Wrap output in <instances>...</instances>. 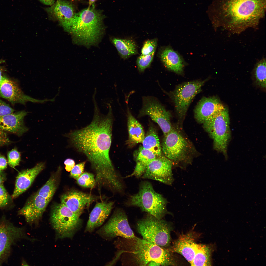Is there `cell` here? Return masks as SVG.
Wrapping results in <instances>:
<instances>
[{
	"mask_svg": "<svg viewBox=\"0 0 266 266\" xmlns=\"http://www.w3.org/2000/svg\"><path fill=\"white\" fill-rule=\"evenodd\" d=\"M110 115L95 114L91 123L67 135L73 145L85 155L95 173L96 184L107 188L120 183V176L116 171L110 158L112 118Z\"/></svg>",
	"mask_w": 266,
	"mask_h": 266,
	"instance_id": "cell-1",
	"label": "cell"
},
{
	"mask_svg": "<svg viewBox=\"0 0 266 266\" xmlns=\"http://www.w3.org/2000/svg\"><path fill=\"white\" fill-rule=\"evenodd\" d=\"M266 0H215L207 13L215 29L239 34L255 28L265 16Z\"/></svg>",
	"mask_w": 266,
	"mask_h": 266,
	"instance_id": "cell-2",
	"label": "cell"
},
{
	"mask_svg": "<svg viewBox=\"0 0 266 266\" xmlns=\"http://www.w3.org/2000/svg\"><path fill=\"white\" fill-rule=\"evenodd\" d=\"M121 257L122 264L126 266H169L174 264L170 249L135 237H120L114 242Z\"/></svg>",
	"mask_w": 266,
	"mask_h": 266,
	"instance_id": "cell-3",
	"label": "cell"
},
{
	"mask_svg": "<svg viewBox=\"0 0 266 266\" xmlns=\"http://www.w3.org/2000/svg\"><path fill=\"white\" fill-rule=\"evenodd\" d=\"M104 16L94 6L75 13L68 32L72 33L79 41L87 45L97 41L103 28Z\"/></svg>",
	"mask_w": 266,
	"mask_h": 266,
	"instance_id": "cell-4",
	"label": "cell"
},
{
	"mask_svg": "<svg viewBox=\"0 0 266 266\" xmlns=\"http://www.w3.org/2000/svg\"><path fill=\"white\" fill-rule=\"evenodd\" d=\"M167 203L166 199L155 191L150 182L144 181L140 183L138 192L130 195L125 204L128 207L139 208L142 211L160 219L168 213Z\"/></svg>",
	"mask_w": 266,
	"mask_h": 266,
	"instance_id": "cell-5",
	"label": "cell"
},
{
	"mask_svg": "<svg viewBox=\"0 0 266 266\" xmlns=\"http://www.w3.org/2000/svg\"><path fill=\"white\" fill-rule=\"evenodd\" d=\"M230 119L226 108L214 114L202 123L204 128L212 139L215 149L226 156L231 137Z\"/></svg>",
	"mask_w": 266,
	"mask_h": 266,
	"instance_id": "cell-6",
	"label": "cell"
},
{
	"mask_svg": "<svg viewBox=\"0 0 266 266\" xmlns=\"http://www.w3.org/2000/svg\"><path fill=\"white\" fill-rule=\"evenodd\" d=\"M68 208L61 203L54 205L50 220L57 236L72 238L81 228L83 221Z\"/></svg>",
	"mask_w": 266,
	"mask_h": 266,
	"instance_id": "cell-7",
	"label": "cell"
},
{
	"mask_svg": "<svg viewBox=\"0 0 266 266\" xmlns=\"http://www.w3.org/2000/svg\"><path fill=\"white\" fill-rule=\"evenodd\" d=\"M136 228L143 239L146 240L164 248L170 244L171 228L163 219H158L147 213L138 221Z\"/></svg>",
	"mask_w": 266,
	"mask_h": 266,
	"instance_id": "cell-8",
	"label": "cell"
},
{
	"mask_svg": "<svg viewBox=\"0 0 266 266\" xmlns=\"http://www.w3.org/2000/svg\"><path fill=\"white\" fill-rule=\"evenodd\" d=\"M196 80L185 82L178 85L168 95L173 101L176 113L181 119H183L193 99L201 91L207 81Z\"/></svg>",
	"mask_w": 266,
	"mask_h": 266,
	"instance_id": "cell-9",
	"label": "cell"
},
{
	"mask_svg": "<svg viewBox=\"0 0 266 266\" xmlns=\"http://www.w3.org/2000/svg\"><path fill=\"white\" fill-rule=\"evenodd\" d=\"M96 233L107 240L118 236L127 239L136 237L129 225L125 213L120 208L116 209L107 222Z\"/></svg>",
	"mask_w": 266,
	"mask_h": 266,
	"instance_id": "cell-10",
	"label": "cell"
},
{
	"mask_svg": "<svg viewBox=\"0 0 266 266\" xmlns=\"http://www.w3.org/2000/svg\"><path fill=\"white\" fill-rule=\"evenodd\" d=\"M161 147L164 155L173 164L186 162L191 150L187 140L174 128L164 136Z\"/></svg>",
	"mask_w": 266,
	"mask_h": 266,
	"instance_id": "cell-11",
	"label": "cell"
},
{
	"mask_svg": "<svg viewBox=\"0 0 266 266\" xmlns=\"http://www.w3.org/2000/svg\"><path fill=\"white\" fill-rule=\"evenodd\" d=\"M149 116L156 123L162 130L164 136L174 128L170 121L171 115L164 106L155 97L150 96L142 98V105L138 116Z\"/></svg>",
	"mask_w": 266,
	"mask_h": 266,
	"instance_id": "cell-12",
	"label": "cell"
},
{
	"mask_svg": "<svg viewBox=\"0 0 266 266\" xmlns=\"http://www.w3.org/2000/svg\"><path fill=\"white\" fill-rule=\"evenodd\" d=\"M173 165L172 162L164 155L157 157L148 164L141 178L171 185L174 180L172 171Z\"/></svg>",
	"mask_w": 266,
	"mask_h": 266,
	"instance_id": "cell-13",
	"label": "cell"
},
{
	"mask_svg": "<svg viewBox=\"0 0 266 266\" xmlns=\"http://www.w3.org/2000/svg\"><path fill=\"white\" fill-rule=\"evenodd\" d=\"M26 236L23 228L8 221H0V263L8 257L12 245Z\"/></svg>",
	"mask_w": 266,
	"mask_h": 266,
	"instance_id": "cell-14",
	"label": "cell"
},
{
	"mask_svg": "<svg viewBox=\"0 0 266 266\" xmlns=\"http://www.w3.org/2000/svg\"><path fill=\"white\" fill-rule=\"evenodd\" d=\"M44 9L50 18L58 21L68 31L76 13L71 1L57 0L52 5Z\"/></svg>",
	"mask_w": 266,
	"mask_h": 266,
	"instance_id": "cell-15",
	"label": "cell"
},
{
	"mask_svg": "<svg viewBox=\"0 0 266 266\" xmlns=\"http://www.w3.org/2000/svg\"><path fill=\"white\" fill-rule=\"evenodd\" d=\"M0 96L12 103L25 104L27 102L43 103L50 100H38L25 94L14 81L3 76L0 82Z\"/></svg>",
	"mask_w": 266,
	"mask_h": 266,
	"instance_id": "cell-16",
	"label": "cell"
},
{
	"mask_svg": "<svg viewBox=\"0 0 266 266\" xmlns=\"http://www.w3.org/2000/svg\"><path fill=\"white\" fill-rule=\"evenodd\" d=\"M49 202L45 198L36 193L28 200L18 213L23 216L30 224L36 223L41 218Z\"/></svg>",
	"mask_w": 266,
	"mask_h": 266,
	"instance_id": "cell-17",
	"label": "cell"
},
{
	"mask_svg": "<svg viewBox=\"0 0 266 266\" xmlns=\"http://www.w3.org/2000/svg\"><path fill=\"white\" fill-rule=\"evenodd\" d=\"M96 199L89 194L76 190H72L63 194L61 197V203L80 217L85 207Z\"/></svg>",
	"mask_w": 266,
	"mask_h": 266,
	"instance_id": "cell-18",
	"label": "cell"
},
{
	"mask_svg": "<svg viewBox=\"0 0 266 266\" xmlns=\"http://www.w3.org/2000/svg\"><path fill=\"white\" fill-rule=\"evenodd\" d=\"M114 204L113 201H107L96 203L90 213L84 232L92 233L101 226L110 214Z\"/></svg>",
	"mask_w": 266,
	"mask_h": 266,
	"instance_id": "cell-19",
	"label": "cell"
},
{
	"mask_svg": "<svg viewBox=\"0 0 266 266\" xmlns=\"http://www.w3.org/2000/svg\"><path fill=\"white\" fill-rule=\"evenodd\" d=\"M225 107L216 97H204L199 101L195 108V118L198 122L202 123L215 113Z\"/></svg>",
	"mask_w": 266,
	"mask_h": 266,
	"instance_id": "cell-20",
	"label": "cell"
},
{
	"mask_svg": "<svg viewBox=\"0 0 266 266\" xmlns=\"http://www.w3.org/2000/svg\"><path fill=\"white\" fill-rule=\"evenodd\" d=\"M27 113L21 111L0 116V129L18 136L22 135L28 130L23 120Z\"/></svg>",
	"mask_w": 266,
	"mask_h": 266,
	"instance_id": "cell-21",
	"label": "cell"
},
{
	"mask_svg": "<svg viewBox=\"0 0 266 266\" xmlns=\"http://www.w3.org/2000/svg\"><path fill=\"white\" fill-rule=\"evenodd\" d=\"M44 166L43 163L40 162L33 167L19 173L16 179L12 196L13 198H17L29 188L37 175L43 169Z\"/></svg>",
	"mask_w": 266,
	"mask_h": 266,
	"instance_id": "cell-22",
	"label": "cell"
},
{
	"mask_svg": "<svg viewBox=\"0 0 266 266\" xmlns=\"http://www.w3.org/2000/svg\"><path fill=\"white\" fill-rule=\"evenodd\" d=\"M197 245L191 234H183L175 241L170 249L172 252L181 254L191 264L195 255Z\"/></svg>",
	"mask_w": 266,
	"mask_h": 266,
	"instance_id": "cell-23",
	"label": "cell"
},
{
	"mask_svg": "<svg viewBox=\"0 0 266 266\" xmlns=\"http://www.w3.org/2000/svg\"><path fill=\"white\" fill-rule=\"evenodd\" d=\"M160 60L168 70L177 74L183 72L185 63L181 56L169 46L164 47L160 55Z\"/></svg>",
	"mask_w": 266,
	"mask_h": 266,
	"instance_id": "cell-24",
	"label": "cell"
},
{
	"mask_svg": "<svg viewBox=\"0 0 266 266\" xmlns=\"http://www.w3.org/2000/svg\"><path fill=\"white\" fill-rule=\"evenodd\" d=\"M134 155L136 165L134 171L127 177L134 176L139 178L145 171L148 164L157 157L150 150L140 146Z\"/></svg>",
	"mask_w": 266,
	"mask_h": 266,
	"instance_id": "cell-25",
	"label": "cell"
},
{
	"mask_svg": "<svg viewBox=\"0 0 266 266\" xmlns=\"http://www.w3.org/2000/svg\"><path fill=\"white\" fill-rule=\"evenodd\" d=\"M127 112L129 135L127 143L129 146H132L142 143L145 135L142 126L132 114L128 107Z\"/></svg>",
	"mask_w": 266,
	"mask_h": 266,
	"instance_id": "cell-26",
	"label": "cell"
},
{
	"mask_svg": "<svg viewBox=\"0 0 266 266\" xmlns=\"http://www.w3.org/2000/svg\"><path fill=\"white\" fill-rule=\"evenodd\" d=\"M142 143L145 148L151 151L157 157L164 155L156 129L150 125Z\"/></svg>",
	"mask_w": 266,
	"mask_h": 266,
	"instance_id": "cell-27",
	"label": "cell"
},
{
	"mask_svg": "<svg viewBox=\"0 0 266 266\" xmlns=\"http://www.w3.org/2000/svg\"><path fill=\"white\" fill-rule=\"evenodd\" d=\"M112 41L120 56L124 59L137 53L136 45L132 40L114 38Z\"/></svg>",
	"mask_w": 266,
	"mask_h": 266,
	"instance_id": "cell-28",
	"label": "cell"
},
{
	"mask_svg": "<svg viewBox=\"0 0 266 266\" xmlns=\"http://www.w3.org/2000/svg\"><path fill=\"white\" fill-rule=\"evenodd\" d=\"M211 250L205 245L197 244L192 266H210Z\"/></svg>",
	"mask_w": 266,
	"mask_h": 266,
	"instance_id": "cell-29",
	"label": "cell"
},
{
	"mask_svg": "<svg viewBox=\"0 0 266 266\" xmlns=\"http://www.w3.org/2000/svg\"><path fill=\"white\" fill-rule=\"evenodd\" d=\"M266 59L263 58L258 62L253 70V76L256 85L261 89H265L266 87Z\"/></svg>",
	"mask_w": 266,
	"mask_h": 266,
	"instance_id": "cell-30",
	"label": "cell"
},
{
	"mask_svg": "<svg viewBox=\"0 0 266 266\" xmlns=\"http://www.w3.org/2000/svg\"><path fill=\"white\" fill-rule=\"evenodd\" d=\"M57 183L56 177L53 175L36 193L45 198L49 202L56 189Z\"/></svg>",
	"mask_w": 266,
	"mask_h": 266,
	"instance_id": "cell-31",
	"label": "cell"
},
{
	"mask_svg": "<svg viewBox=\"0 0 266 266\" xmlns=\"http://www.w3.org/2000/svg\"><path fill=\"white\" fill-rule=\"evenodd\" d=\"M76 180L77 183L83 187L92 188L96 184L94 175L89 172L83 173Z\"/></svg>",
	"mask_w": 266,
	"mask_h": 266,
	"instance_id": "cell-32",
	"label": "cell"
},
{
	"mask_svg": "<svg viewBox=\"0 0 266 266\" xmlns=\"http://www.w3.org/2000/svg\"><path fill=\"white\" fill-rule=\"evenodd\" d=\"M155 50L153 51L148 54H141L137 58L136 64L139 72H143L150 66L153 59Z\"/></svg>",
	"mask_w": 266,
	"mask_h": 266,
	"instance_id": "cell-33",
	"label": "cell"
},
{
	"mask_svg": "<svg viewBox=\"0 0 266 266\" xmlns=\"http://www.w3.org/2000/svg\"><path fill=\"white\" fill-rule=\"evenodd\" d=\"M8 163L11 167L14 168L18 165L21 160L20 152L15 148L9 151L7 154Z\"/></svg>",
	"mask_w": 266,
	"mask_h": 266,
	"instance_id": "cell-34",
	"label": "cell"
},
{
	"mask_svg": "<svg viewBox=\"0 0 266 266\" xmlns=\"http://www.w3.org/2000/svg\"><path fill=\"white\" fill-rule=\"evenodd\" d=\"M157 39L156 38L148 40L144 43L141 50V55L150 54L156 50L157 46Z\"/></svg>",
	"mask_w": 266,
	"mask_h": 266,
	"instance_id": "cell-35",
	"label": "cell"
},
{
	"mask_svg": "<svg viewBox=\"0 0 266 266\" xmlns=\"http://www.w3.org/2000/svg\"><path fill=\"white\" fill-rule=\"evenodd\" d=\"M85 164L84 162L75 165L70 171V176L76 180L83 173Z\"/></svg>",
	"mask_w": 266,
	"mask_h": 266,
	"instance_id": "cell-36",
	"label": "cell"
},
{
	"mask_svg": "<svg viewBox=\"0 0 266 266\" xmlns=\"http://www.w3.org/2000/svg\"><path fill=\"white\" fill-rule=\"evenodd\" d=\"M10 200V197L3 184L0 186V207L7 205Z\"/></svg>",
	"mask_w": 266,
	"mask_h": 266,
	"instance_id": "cell-37",
	"label": "cell"
},
{
	"mask_svg": "<svg viewBox=\"0 0 266 266\" xmlns=\"http://www.w3.org/2000/svg\"><path fill=\"white\" fill-rule=\"evenodd\" d=\"M14 111L9 105L0 100V116L13 113Z\"/></svg>",
	"mask_w": 266,
	"mask_h": 266,
	"instance_id": "cell-38",
	"label": "cell"
},
{
	"mask_svg": "<svg viewBox=\"0 0 266 266\" xmlns=\"http://www.w3.org/2000/svg\"><path fill=\"white\" fill-rule=\"evenodd\" d=\"M11 142L6 133L0 129V147L7 145Z\"/></svg>",
	"mask_w": 266,
	"mask_h": 266,
	"instance_id": "cell-39",
	"label": "cell"
},
{
	"mask_svg": "<svg viewBox=\"0 0 266 266\" xmlns=\"http://www.w3.org/2000/svg\"><path fill=\"white\" fill-rule=\"evenodd\" d=\"M64 164L65 165V169L68 172L70 171L75 165L74 161L70 158L66 159L64 161Z\"/></svg>",
	"mask_w": 266,
	"mask_h": 266,
	"instance_id": "cell-40",
	"label": "cell"
},
{
	"mask_svg": "<svg viewBox=\"0 0 266 266\" xmlns=\"http://www.w3.org/2000/svg\"><path fill=\"white\" fill-rule=\"evenodd\" d=\"M7 165V161L5 157L0 154V172L6 168Z\"/></svg>",
	"mask_w": 266,
	"mask_h": 266,
	"instance_id": "cell-41",
	"label": "cell"
},
{
	"mask_svg": "<svg viewBox=\"0 0 266 266\" xmlns=\"http://www.w3.org/2000/svg\"><path fill=\"white\" fill-rule=\"evenodd\" d=\"M43 4L50 6L52 5L57 0H39Z\"/></svg>",
	"mask_w": 266,
	"mask_h": 266,
	"instance_id": "cell-42",
	"label": "cell"
},
{
	"mask_svg": "<svg viewBox=\"0 0 266 266\" xmlns=\"http://www.w3.org/2000/svg\"><path fill=\"white\" fill-rule=\"evenodd\" d=\"M5 177L1 172H0V186L3 184L5 180Z\"/></svg>",
	"mask_w": 266,
	"mask_h": 266,
	"instance_id": "cell-43",
	"label": "cell"
},
{
	"mask_svg": "<svg viewBox=\"0 0 266 266\" xmlns=\"http://www.w3.org/2000/svg\"><path fill=\"white\" fill-rule=\"evenodd\" d=\"M97 0H89L88 8H90L92 5H93L95 2Z\"/></svg>",
	"mask_w": 266,
	"mask_h": 266,
	"instance_id": "cell-44",
	"label": "cell"
},
{
	"mask_svg": "<svg viewBox=\"0 0 266 266\" xmlns=\"http://www.w3.org/2000/svg\"><path fill=\"white\" fill-rule=\"evenodd\" d=\"M2 61H0V82L1 81L3 76L2 75V69L0 66V64L1 63Z\"/></svg>",
	"mask_w": 266,
	"mask_h": 266,
	"instance_id": "cell-45",
	"label": "cell"
}]
</instances>
